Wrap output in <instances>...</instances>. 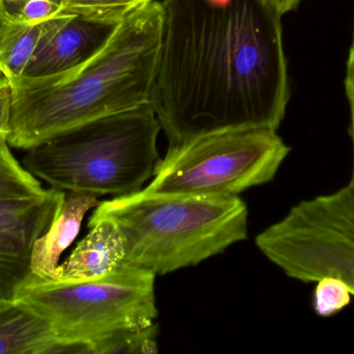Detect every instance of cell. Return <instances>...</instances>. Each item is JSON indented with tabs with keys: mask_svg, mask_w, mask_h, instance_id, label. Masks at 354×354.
Returning a JSON list of instances; mask_svg holds the SVG:
<instances>
[{
	"mask_svg": "<svg viewBox=\"0 0 354 354\" xmlns=\"http://www.w3.org/2000/svg\"><path fill=\"white\" fill-rule=\"evenodd\" d=\"M151 104L169 147L241 128L277 130L290 96L282 15L270 0H161Z\"/></svg>",
	"mask_w": 354,
	"mask_h": 354,
	"instance_id": "6da1fadb",
	"label": "cell"
},
{
	"mask_svg": "<svg viewBox=\"0 0 354 354\" xmlns=\"http://www.w3.org/2000/svg\"><path fill=\"white\" fill-rule=\"evenodd\" d=\"M161 1L131 12L107 45L81 68L10 79L8 143L28 150L95 118L151 103L163 37Z\"/></svg>",
	"mask_w": 354,
	"mask_h": 354,
	"instance_id": "7a4b0ae2",
	"label": "cell"
},
{
	"mask_svg": "<svg viewBox=\"0 0 354 354\" xmlns=\"http://www.w3.org/2000/svg\"><path fill=\"white\" fill-rule=\"evenodd\" d=\"M248 207L237 197L140 191L100 202L88 222L107 218L124 247L122 266L157 276L195 266L248 237Z\"/></svg>",
	"mask_w": 354,
	"mask_h": 354,
	"instance_id": "3957f363",
	"label": "cell"
},
{
	"mask_svg": "<svg viewBox=\"0 0 354 354\" xmlns=\"http://www.w3.org/2000/svg\"><path fill=\"white\" fill-rule=\"evenodd\" d=\"M151 103L95 118L26 150L23 166L62 191L95 197L142 191L162 161Z\"/></svg>",
	"mask_w": 354,
	"mask_h": 354,
	"instance_id": "277c9868",
	"label": "cell"
},
{
	"mask_svg": "<svg viewBox=\"0 0 354 354\" xmlns=\"http://www.w3.org/2000/svg\"><path fill=\"white\" fill-rule=\"evenodd\" d=\"M156 276L122 266L91 280L31 281L17 301L52 322L66 353L95 354L107 337L156 324Z\"/></svg>",
	"mask_w": 354,
	"mask_h": 354,
	"instance_id": "5b68a950",
	"label": "cell"
},
{
	"mask_svg": "<svg viewBox=\"0 0 354 354\" xmlns=\"http://www.w3.org/2000/svg\"><path fill=\"white\" fill-rule=\"evenodd\" d=\"M291 149L277 130L241 128L168 148L145 193L236 197L270 182Z\"/></svg>",
	"mask_w": 354,
	"mask_h": 354,
	"instance_id": "8992f818",
	"label": "cell"
},
{
	"mask_svg": "<svg viewBox=\"0 0 354 354\" xmlns=\"http://www.w3.org/2000/svg\"><path fill=\"white\" fill-rule=\"evenodd\" d=\"M259 251L289 278H336L354 297V184L299 202L256 237Z\"/></svg>",
	"mask_w": 354,
	"mask_h": 354,
	"instance_id": "52a82bcc",
	"label": "cell"
},
{
	"mask_svg": "<svg viewBox=\"0 0 354 354\" xmlns=\"http://www.w3.org/2000/svg\"><path fill=\"white\" fill-rule=\"evenodd\" d=\"M64 199V191L52 187L39 195L0 197V303L17 301L35 280L33 245L49 230Z\"/></svg>",
	"mask_w": 354,
	"mask_h": 354,
	"instance_id": "ba28073f",
	"label": "cell"
},
{
	"mask_svg": "<svg viewBox=\"0 0 354 354\" xmlns=\"http://www.w3.org/2000/svg\"><path fill=\"white\" fill-rule=\"evenodd\" d=\"M120 22L60 12L21 77L51 76L81 68L107 45Z\"/></svg>",
	"mask_w": 354,
	"mask_h": 354,
	"instance_id": "9c48e42d",
	"label": "cell"
},
{
	"mask_svg": "<svg viewBox=\"0 0 354 354\" xmlns=\"http://www.w3.org/2000/svg\"><path fill=\"white\" fill-rule=\"evenodd\" d=\"M88 234L58 266V281L91 280L122 267L124 247L118 227L107 218L88 222Z\"/></svg>",
	"mask_w": 354,
	"mask_h": 354,
	"instance_id": "30bf717a",
	"label": "cell"
},
{
	"mask_svg": "<svg viewBox=\"0 0 354 354\" xmlns=\"http://www.w3.org/2000/svg\"><path fill=\"white\" fill-rule=\"evenodd\" d=\"M99 203L95 195L73 191L66 193L62 209L49 230L33 245L31 270L37 280L57 282L60 257L78 236L87 212Z\"/></svg>",
	"mask_w": 354,
	"mask_h": 354,
	"instance_id": "8fae6325",
	"label": "cell"
},
{
	"mask_svg": "<svg viewBox=\"0 0 354 354\" xmlns=\"http://www.w3.org/2000/svg\"><path fill=\"white\" fill-rule=\"evenodd\" d=\"M66 353L53 324L20 301L0 303V354Z\"/></svg>",
	"mask_w": 354,
	"mask_h": 354,
	"instance_id": "7c38bea8",
	"label": "cell"
},
{
	"mask_svg": "<svg viewBox=\"0 0 354 354\" xmlns=\"http://www.w3.org/2000/svg\"><path fill=\"white\" fill-rule=\"evenodd\" d=\"M60 12L39 21L21 20L0 51V73L8 79L22 76L44 37Z\"/></svg>",
	"mask_w": 354,
	"mask_h": 354,
	"instance_id": "4fadbf2b",
	"label": "cell"
},
{
	"mask_svg": "<svg viewBox=\"0 0 354 354\" xmlns=\"http://www.w3.org/2000/svg\"><path fill=\"white\" fill-rule=\"evenodd\" d=\"M45 189L37 178L27 172L14 157L8 141L0 143V197H28Z\"/></svg>",
	"mask_w": 354,
	"mask_h": 354,
	"instance_id": "5bb4252c",
	"label": "cell"
},
{
	"mask_svg": "<svg viewBox=\"0 0 354 354\" xmlns=\"http://www.w3.org/2000/svg\"><path fill=\"white\" fill-rule=\"evenodd\" d=\"M157 0H64L62 12L120 22L131 12Z\"/></svg>",
	"mask_w": 354,
	"mask_h": 354,
	"instance_id": "9a60e30c",
	"label": "cell"
},
{
	"mask_svg": "<svg viewBox=\"0 0 354 354\" xmlns=\"http://www.w3.org/2000/svg\"><path fill=\"white\" fill-rule=\"evenodd\" d=\"M158 326L140 330H127L107 337L100 343L97 354L157 353Z\"/></svg>",
	"mask_w": 354,
	"mask_h": 354,
	"instance_id": "2e32d148",
	"label": "cell"
},
{
	"mask_svg": "<svg viewBox=\"0 0 354 354\" xmlns=\"http://www.w3.org/2000/svg\"><path fill=\"white\" fill-rule=\"evenodd\" d=\"M314 292V310L322 317H330L351 303V292L343 281L324 278L318 281Z\"/></svg>",
	"mask_w": 354,
	"mask_h": 354,
	"instance_id": "e0dca14e",
	"label": "cell"
},
{
	"mask_svg": "<svg viewBox=\"0 0 354 354\" xmlns=\"http://www.w3.org/2000/svg\"><path fill=\"white\" fill-rule=\"evenodd\" d=\"M57 12H62V6L54 0H26L15 15L21 20L39 21Z\"/></svg>",
	"mask_w": 354,
	"mask_h": 354,
	"instance_id": "ac0fdd59",
	"label": "cell"
},
{
	"mask_svg": "<svg viewBox=\"0 0 354 354\" xmlns=\"http://www.w3.org/2000/svg\"><path fill=\"white\" fill-rule=\"evenodd\" d=\"M12 91L10 79L0 73V143L8 141L12 116Z\"/></svg>",
	"mask_w": 354,
	"mask_h": 354,
	"instance_id": "d6986e66",
	"label": "cell"
},
{
	"mask_svg": "<svg viewBox=\"0 0 354 354\" xmlns=\"http://www.w3.org/2000/svg\"><path fill=\"white\" fill-rule=\"evenodd\" d=\"M345 91H346L347 100H348L349 112H351V126H349V134L353 143V181L354 184V27L353 39H351V49H349L348 60L346 64V77H345Z\"/></svg>",
	"mask_w": 354,
	"mask_h": 354,
	"instance_id": "ffe728a7",
	"label": "cell"
},
{
	"mask_svg": "<svg viewBox=\"0 0 354 354\" xmlns=\"http://www.w3.org/2000/svg\"><path fill=\"white\" fill-rule=\"evenodd\" d=\"M19 23L20 19L8 10L6 0H0V51Z\"/></svg>",
	"mask_w": 354,
	"mask_h": 354,
	"instance_id": "44dd1931",
	"label": "cell"
},
{
	"mask_svg": "<svg viewBox=\"0 0 354 354\" xmlns=\"http://www.w3.org/2000/svg\"><path fill=\"white\" fill-rule=\"evenodd\" d=\"M281 15L287 14L295 10L299 6V0H270Z\"/></svg>",
	"mask_w": 354,
	"mask_h": 354,
	"instance_id": "7402d4cb",
	"label": "cell"
},
{
	"mask_svg": "<svg viewBox=\"0 0 354 354\" xmlns=\"http://www.w3.org/2000/svg\"><path fill=\"white\" fill-rule=\"evenodd\" d=\"M26 0H6V3L8 4H14V6H20L21 4L24 3Z\"/></svg>",
	"mask_w": 354,
	"mask_h": 354,
	"instance_id": "603a6c76",
	"label": "cell"
},
{
	"mask_svg": "<svg viewBox=\"0 0 354 354\" xmlns=\"http://www.w3.org/2000/svg\"><path fill=\"white\" fill-rule=\"evenodd\" d=\"M54 1H55L56 3L60 4V6H62V3L64 1V0H54Z\"/></svg>",
	"mask_w": 354,
	"mask_h": 354,
	"instance_id": "cb8c5ba5",
	"label": "cell"
}]
</instances>
